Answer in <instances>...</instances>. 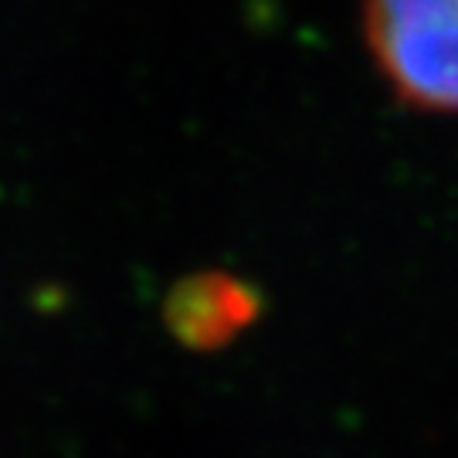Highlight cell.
I'll use <instances>...</instances> for the list:
<instances>
[{
    "label": "cell",
    "instance_id": "cell-1",
    "mask_svg": "<svg viewBox=\"0 0 458 458\" xmlns=\"http://www.w3.org/2000/svg\"><path fill=\"white\" fill-rule=\"evenodd\" d=\"M363 45L401 106L458 115V0H363Z\"/></svg>",
    "mask_w": 458,
    "mask_h": 458
},
{
    "label": "cell",
    "instance_id": "cell-2",
    "mask_svg": "<svg viewBox=\"0 0 458 458\" xmlns=\"http://www.w3.org/2000/svg\"><path fill=\"white\" fill-rule=\"evenodd\" d=\"M259 316V295L228 272H197L181 278L166 295V327L191 350L231 344Z\"/></svg>",
    "mask_w": 458,
    "mask_h": 458
}]
</instances>
